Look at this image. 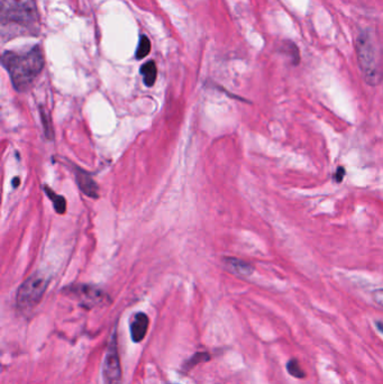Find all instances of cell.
Returning a JSON list of instances; mask_svg holds the SVG:
<instances>
[{
  "instance_id": "6da1fadb",
  "label": "cell",
  "mask_w": 383,
  "mask_h": 384,
  "mask_svg": "<svg viewBox=\"0 0 383 384\" xmlns=\"http://www.w3.org/2000/svg\"><path fill=\"white\" fill-rule=\"evenodd\" d=\"M3 65L7 69L16 90L25 91L40 76L44 59L41 50L35 46L24 52H5Z\"/></svg>"
},
{
  "instance_id": "4fadbf2b",
  "label": "cell",
  "mask_w": 383,
  "mask_h": 384,
  "mask_svg": "<svg viewBox=\"0 0 383 384\" xmlns=\"http://www.w3.org/2000/svg\"><path fill=\"white\" fill-rule=\"evenodd\" d=\"M149 50H151V42H149V40L146 36H142L136 51V58L138 60L145 58V56L149 53Z\"/></svg>"
},
{
  "instance_id": "e0dca14e",
  "label": "cell",
  "mask_w": 383,
  "mask_h": 384,
  "mask_svg": "<svg viewBox=\"0 0 383 384\" xmlns=\"http://www.w3.org/2000/svg\"><path fill=\"white\" fill-rule=\"evenodd\" d=\"M42 121H43V125H44V128H45V133L48 136H52V129H51L48 124H51V121L49 119L48 116H44V112L42 111Z\"/></svg>"
},
{
  "instance_id": "8992f818",
  "label": "cell",
  "mask_w": 383,
  "mask_h": 384,
  "mask_svg": "<svg viewBox=\"0 0 383 384\" xmlns=\"http://www.w3.org/2000/svg\"><path fill=\"white\" fill-rule=\"evenodd\" d=\"M69 293L71 296L76 297L78 300H80L82 306L87 308H92L93 306H98L105 299V294L101 290L97 289L92 285H77L71 287L69 290Z\"/></svg>"
},
{
  "instance_id": "3957f363",
  "label": "cell",
  "mask_w": 383,
  "mask_h": 384,
  "mask_svg": "<svg viewBox=\"0 0 383 384\" xmlns=\"http://www.w3.org/2000/svg\"><path fill=\"white\" fill-rule=\"evenodd\" d=\"M37 9L34 0H2V26L20 32L34 31L37 24Z\"/></svg>"
},
{
  "instance_id": "ac0fdd59",
  "label": "cell",
  "mask_w": 383,
  "mask_h": 384,
  "mask_svg": "<svg viewBox=\"0 0 383 384\" xmlns=\"http://www.w3.org/2000/svg\"><path fill=\"white\" fill-rule=\"evenodd\" d=\"M376 327H377V329H379L381 332H383V322L377 321L376 322Z\"/></svg>"
},
{
  "instance_id": "2e32d148",
  "label": "cell",
  "mask_w": 383,
  "mask_h": 384,
  "mask_svg": "<svg viewBox=\"0 0 383 384\" xmlns=\"http://www.w3.org/2000/svg\"><path fill=\"white\" fill-rule=\"evenodd\" d=\"M345 174H346V171H345V168L343 166H338L337 170H336V172H335L334 181L337 182V183H340V182L343 181Z\"/></svg>"
},
{
  "instance_id": "277c9868",
  "label": "cell",
  "mask_w": 383,
  "mask_h": 384,
  "mask_svg": "<svg viewBox=\"0 0 383 384\" xmlns=\"http://www.w3.org/2000/svg\"><path fill=\"white\" fill-rule=\"evenodd\" d=\"M49 281L39 274L32 275L23 283L17 291V307L23 310H29L36 307L43 298Z\"/></svg>"
},
{
  "instance_id": "7c38bea8",
  "label": "cell",
  "mask_w": 383,
  "mask_h": 384,
  "mask_svg": "<svg viewBox=\"0 0 383 384\" xmlns=\"http://www.w3.org/2000/svg\"><path fill=\"white\" fill-rule=\"evenodd\" d=\"M287 371L293 377H297V378H305L306 377L305 371H303V369L301 368L300 364H299V362L296 358H291L287 363Z\"/></svg>"
},
{
  "instance_id": "ba28073f",
  "label": "cell",
  "mask_w": 383,
  "mask_h": 384,
  "mask_svg": "<svg viewBox=\"0 0 383 384\" xmlns=\"http://www.w3.org/2000/svg\"><path fill=\"white\" fill-rule=\"evenodd\" d=\"M76 180L83 194L90 198H98V185L88 172L76 167Z\"/></svg>"
},
{
  "instance_id": "9a60e30c",
  "label": "cell",
  "mask_w": 383,
  "mask_h": 384,
  "mask_svg": "<svg viewBox=\"0 0 383 384\" xmlns=\"http://www.w3.org/2000/svg\"><path fill=\"white\" fill-rule=\"evenodd\" d=\"M372 298H373V300H374L375 303H377L379 306L383 307V289H377V290H375V291H373Z\"/></svg>"
},
{
  "instance_id": "d6986e66",
  "label": "cell",
  "mask_w": 383,
  "mask_h": 384,
  "mask_svg": "<svg viewBox=\"0 0 383 384\" xmlns=\"http://www.w3.org/2000/svg\"><path fill=\"white\" fill-rule=\"evenodd\" d=\"M17 185H20V179H18V177L14 179V186H17Z\"/></svg>"
},
{
  "instance_id": "5bb4252c",
  "label": "cell",
  "mask_w": 383,
  "mask_h": 384,
  "mask_svg": "<svg viewBox=\"0 0 383 384\" xmlns=\"http://www.w3.org/2000/svg\"><path fill=\"white\" fill-rule=\"evenodd\" d=\"M208 359H209V355L207 353H197L196 355H194L193 357L189 358L188 362H186L185 367L191 368V367H194L196 364H199L202 362H206V360H208Z\"/></svg>"
},
{
  "instance_id": "8fae6325",
  "label": "cell",
  "mask_w": 383,
  "mask_h": 384,
  "mask_svg": "<svg viewBox=\"0 0 383 384\" xmlns=\"http://www.w3.org/2000/svg\"><path fill=\"white\" fill-rule=\"evenodd\" d=\"M141 73L144 77V83L146 84L147 87H152L154 83H155L156 80V76H157V69L155 63L153 61H148L147 63H145L141 68Z\"/></svg>"
},
{
  "instance_id": "5b68a950",
  "label": "cell",
  "mask_w": 383,
  "mask_h": 384,
  "mask_svg": "<svg viewBox=\"0 0 383 384\" xmlns=\"http://www.w3.org/2000/svg\"><path fill=\"white\" fill-rule=\"evenodd\" d=\"M102 378H104V384H121V380H123V372H121V364L115 335L110 341L104 360Z\"/></svg>"
},
{
  "instance_id": "9c48e42d",
  "label": "cell",
  "mask_w": 383,
  "mask_h": 384,
  "mask_svg": "<svg viewBox=\"0 0 383 384\" xmlns=\"http://www.w3.org/2000/svg\"><path fill=\"white\" fill-rule=\"evenodd\" d=\"M225 264L231 272H233L236 275L244 276V278L252 275L254 272V268L250 263L238 259L228 257V259H225Z\"/></svg>"
},
{
  "instance_id": "52a82bcc",
  "label": "cell",
  "mask_w": 383,
  "mask_h": 384,
  "mask_svg": "<svg viewBox=\"0 0 383 384\" xmlns=\"http://www.w3.org/2000/svg\"><path fill=\"white\" fill-rule=\"evenodd\" d=\"M149 319L146 313L144 312H137L130 319V337L134 343H141L144 339V337L146 336V332L148 329Z\"/></svg>"
},
{
  "instance_id": "7a4b0ae2",
  "label": "cell",
  "mask_w": 383,
  "mask_h": 384,
  "mask_svg": "<svg viewBox=\"0 0 383 384\" xmlns=\"http://www.w3.org/2000/svg\"><path fill=\"white\" fill-rule=\"evenodd\" d=\"M355 50L364 81L368 86H379L383 80L382 55L375 36L370 30L357 36Z\"/></svg>"
},
{
  "instance_id": "30bf717a",
  "label": "cell",
  "mask_w": 383,
  "mask_h": 384,
  "mask_svg": "<svg viewBox=\"0 0 383 384\" xmlns=\"http://www.w3.org/2000/svg\"><path fill=\"white\" fill-rule=\"evenodd\" d=\"M44 191H45L46 196H48L49 198L52 200L55 212H57L58 214H61V215L64 214L65 210H67V201H65L63 197L58 195L57 192H54L48 185L44 186Z\"/></svg>"
}]
</instances>
